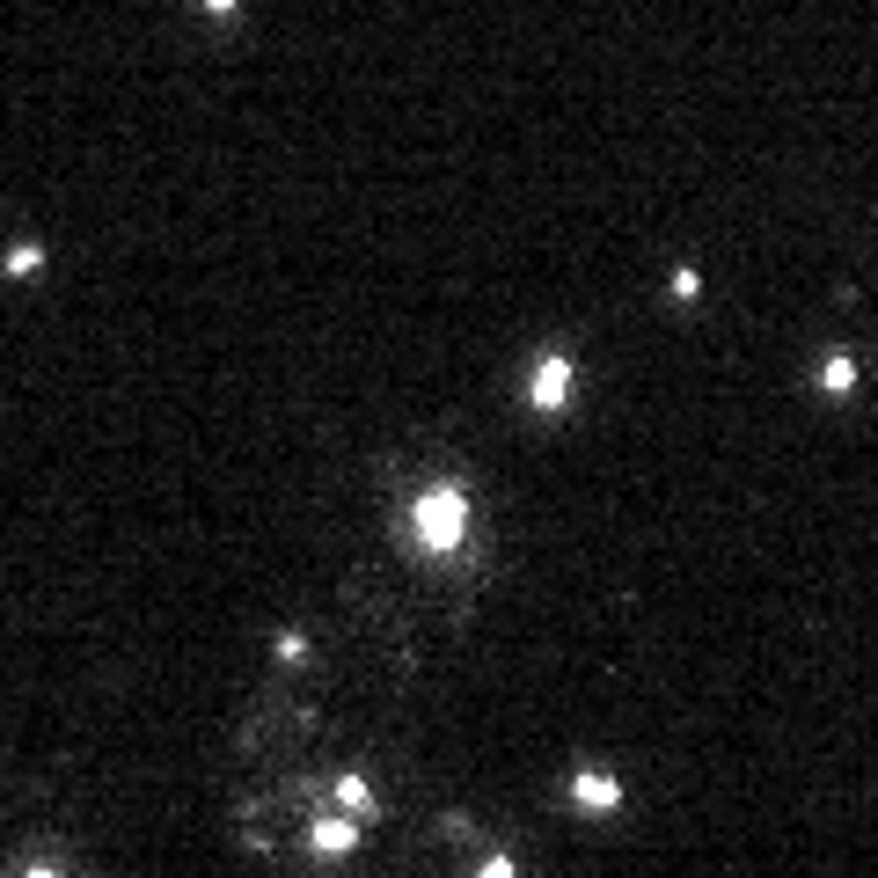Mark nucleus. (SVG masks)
<instances>
[{
    "label": "nucleus",
    "mask_w": 878,
    "mask_h": 878,
    "mask_svg": "<svg viewBox=\"0 0 878 878\" xmlns=\"http://www.w3.org/2000/svg\"><path fill=\"white\" fill-rule=\"evenodd\" d=\"M849 381H857V366H849V359H827V388H835V396H842Z\"/></svg>",
    "instance_id": "nucleus-6"
},
{
    "label": "nucleus",
    "mask_w": 878,
    "mask_h": 878,
    "mask_svg": "<svg viewBox=\"0 0 878 878\" xmlns=\"http://www.w3.org/2000/svg\"><path fill=\"white\" fill-rule=\"evenodd\" d=\"M205 8H213V15H227V8H235V0H205Z\"/></svg>",
    "instance_id": "nucleus-9"
},
{
    "label": "nucleus",
    "mask_w": 878,
    "mask_h": 878,
    "mask_svg": "<svg viewBox=\"0 0 878 878\" xmlns=\"http://www.w3.org/2000/svg\"><path fill=\"white\" fill-rule=\"evenodd\" d=\"M564 396H571V359L557 352V359H542V366H535V410H557Z\"/></svg>",
    "instance_id": "nucleus-2"
},
{
    "label": "nucleus",
    "mask_w": 878,
    "mask_h": 878,
    "mask_svg": "<svg viewBox=\"0 0 878 878\" xmlns=\"http://www.w3.org/2000/svg\"><path fill=\"white\" fill-rule=\"evenodd\" d=\"M359 842V820H315V849H322V857H344V849H352Z\"/></svg>",
    "instance_id": "nucleus-4"
},
{
    "label": "nucleus",
    "mask_w": 878,
    "mask_h": 878,
    "mask_svg": "<svg viewBox=\"0 0 878 878\" xmlns=\"http://www.w3.org/2000/svg\"><path fill=\"white\" fill-rule=\"evenodd\" d=\"M571 791H579L586 813H615V805H622V783H615V776H579Z\"/></svg>",
    "instance_id": "nucleus-3"
},
{
    "label": "nucleus",
    "mask_w": 878,
    "mask_h": 878,
    "mask_svg": "<svg viewBox=\"0 0 878 878\" xmlns=\"http://www.w3.org/2000/svg\"><path fill=\"white\" fill-rule=\"evenodd\" d=\"M410 527H418L425 549H461V535H469V491L461 483H432V491H418V505H410Z\"/></svg>",
    "instance_id": "nucleus-1"
},
{
    "label": "nucleus",
    "mask_w": 878,
    "mask_h": 878,
    "mask_svg": "<svg viewBox=\"0 0 878 878\" xmlns=\"http://www.w3.org/2000/svg\"><path fill=\"white\" fill-rule=\"evenodd\" d=\"M22 878H59V871H52V864H30V871H22Z\"/></svg>",
    "instance_id": "nucleus-8"
},
{
    "label": "nucleus",
    "mask_w": 878,
    "mask_h": 878,
    "mask_svg": "<svg viewBox=\"0 0 878 878\" xmlns=\"http://www.w3.org/2000/svg\"><path fill=\"white\" fill-rule=\"evenodd\" d=\"M476 878H513V864H505V857H491V864H483Z\"/></svg>",
    "instance_id": "nucleus-7"
},
{
    "label": "nucleus",
    "mask_w": 878,
    "mask_h": 878,
    "mask_svg": "<svg viewBox=\"0 0 878 878\" xmlns=\"http://www.w3.org/2000/svg\"><path fill=\"white\" fill-rule=\"evenodd\" d=\"M337 805H344V820H359V813H374V791L359 776H337Z\"/></svg>",
    "instance_id": "nucleus-5"
}]
</instances>
